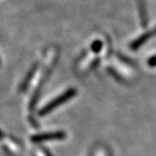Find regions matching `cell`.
Listing matches in <instances>:
<instances>
[{
  "mask_svg": "<svg viewBox=\"0 0 156 156\" xmlns=\"http://www.w3.org/2000/svg\"><path fill=\"white\" fill-rule=\"evenodd\" d=\"M75 94V90L73 88H70L69 90H67L66 92H64L63 94L59 95L58 97H57L55 99H54L53 101H51L49 104H47L43 108H41L39 112L40 116H45L48 113H50L52 110H54L55 108L58 107L61 104L67 102L68 100H70L71 98H73Z\"/></svg>",
  "mask_w": 156,
  "mask_h": 156,
  "instance_id": "6da1fadb",
  "label": "cell"
},
{
  "mask_svg": "<svg viewBox=\"0 0 156 156\" xmlns=\"http://www.w3.org/2000/svg\"><path fill=\"white\" fill-rule=\"evenodd\" d=\"M63 137H65V133H63L61 132H55V133H41V135L34 136L31 137V140L35 143H40L41 141L61 139Z\"/></svg>",
  "mask_w": 156,
  "mask_h": 156,
  "instance_id": "7a4b0ae2",
  "label": "cell"
},
{
  "mask_svg": "<svg viewBox=\"0 0 156 156\" xmlns=\"http://www.w3.org/2000/svg\"><path fill=\"white\" fill-rule=\"evenodd\" d=\"M35 156H50L48 155V153L45 151H43V150H38L35 153Z\"/></svg>",
  "mask_w": 156,
  "mask_h": 156,
  "instance_id": "3957f363",
  "label": "cell"
},
{
  "mask_svg": "<svg viewBox=\"0 0 156 156\" xmlns=\"http://www.w3.org/2000/svg\"><path fill=\"white\" fill-rule=\"evenodd\" d=\"M3 136H4V133L1 132V131H0V139H1V138H3Z\"/></svg>",
  "mask_w": 156,
  "mask_h": 156,
  "instance_id": "277c9868",
  "label": "cell"
}]
</instances>
